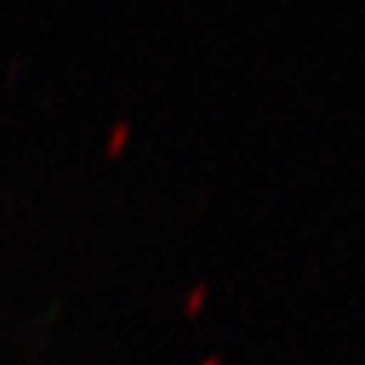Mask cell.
I'll return each mask as SVG.
<instances>
[{"mask_svg": "<svg viewBox=\"0 0 365 365\" xmlns=\"http://www.w3.org/2000/svg\"><path fill=\"white\" fill-rule=\"evenodd\" d=\"M125 140H128V122H119L116 128H113V134H110V143H107V150H110V153H119Z\"/></svg>", "mask_w": 365, "mask_h": 365, "instance_id": "obj_1", "label": "cell"}]
</instances>
